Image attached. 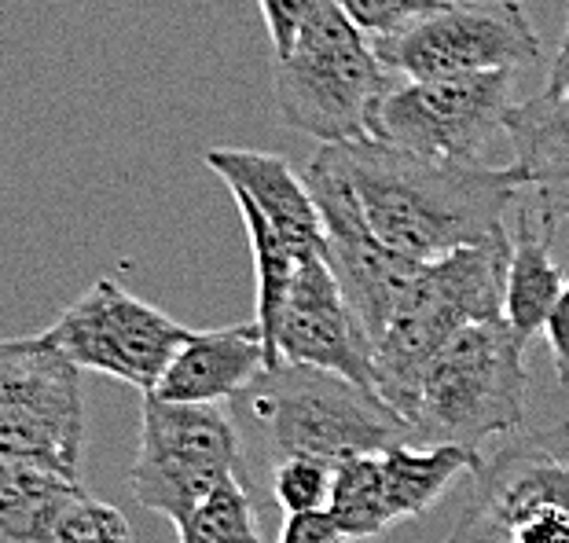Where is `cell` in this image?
I'll list each match as a JSON object with an SVG mask.
<instances>
[{"instance_id":"cell-1","label":"cell","mask_w":569,"mask_h":543,"mask_svg":"<svg viewBox=\"0 0 569 543\" xmlns=\"http://www.w3.org/2000/svg\"><path fill=\"white\" fill-rule=\"evenodd\" d=\"M357 191L375 239L408 264H433L503 232L526 199L515 165H467L386 148L379 140L327 143Z\"/></svg>"},{"instance_id":"cell-3","label":"cell","mask_w":569,"mask_h":543,"mask_svg":"<svg viewBox=\"0 0 569 543\" xmlns=\"http://www.w3.org/2000/svg\"><path fill=\"white\" fill-rule=\"evenodd\" d=\"M393 84L375 41L335 0L309 11L290 52L272 67L276 111L320 148L368 140V118Z\"/></svg>"},{"instance_id":"cell-20","label":"cell","mask_w":569,"mask_h":543,"mask_svg":"<svg viewBox=\"0 0 569 543\" xmlns=\"http://www.w3.org/2000/svg\"><path fill=\"white\" fill-rule=\"evenodd\" d=\"M177 543H264L247 477L224 481L213 496L196 506V514L184 525H177Z\"/></svg>"},{"instance_id":"cell-19","label":"cell","mask_w":569,"mask_h":543,"mask_svg":"<svg viewBox=\"0 0 569 543\" xmlns=\"http://www.w3.org/2000/svg\"><path fill=\"white\" fill-rule=\"evenodd\" d=\"M81 492V481L0 455V543H52L59 517Z\"/></svg>"},{"instance_id":"cell-15","label":"cell","mask_w":569,"mask_h":543,"mask_svg":"<svg viewBox=\"0 0 569 543\" xmlns=\"http://www.w3.org/2000/svg\"><path fill=\"white\" fill-rule=\"evenodd\" d=\"M206 169L224 180L232 199H243L258 210L287 250L298 258L323 253L320 217L301 173H295L283 154L250 151V148H210L202 154Z\"/></svg>"},{"instance_id":"cell-14","label":"cell","mask_w":569,"mask_h":543,"mask_svg":"<svg viewBox=\"0 0 569 543\" xmlns=\"http://www.w3.org/2000/svg\"><path fill=\"white\" fill-rule=\"evenodd\" d=\"M258 328L269 353V371L280 364H306L375 393V349L327 269L323 253L298 261L280 305Z\"/></svg>"},{"instance_id":"cell-21","label":"cell","mask_w":569,"mask_h":543,"mask_svg":"<svg viewBox=\"0 0 569 543\" xmlns=\"http://www.w3.org/2000/svg\"><path fill=\"white\" fill-rule=\"evenodd\" d=\"M335 470L317 460L287 455L272 466V496L283 506V514H317L331 506Z\"/></svg>"},{"instance_id":"cell-5","label":"cell","mask_w":569,"mask_h":543,"mask_svg":"<svg viewBox=\"0 0 569 543\" xmlns=\"http://www.w3.org/2000/svg\"><path fill=\"white\" fill-rule=\"evenodd\" d=\"M247 396L280 460L301 455L338 470L349 460L416 444L411 422L379 393L320 368L280 364L264 371Z\"/></svg>"},{"instance_id":"cell-16","label":"cell","mask_w":569,"mask_h":543,"mask_svg":"<svg viewBox=\"0 0 569 543\" xmlns=\"http://www.w3.org/2000/svg\"><path fill=\"white\" fill-rule=\"evenodd\" d=\"M269 371V353L258 323H236L217 331H191L173 356L154 396L173 404H217L250 393Z\"/></svg>"},{"instance_id":"cell-10","label":"cell","mask_w":569,"mask_h":543,"mask_svg":"<svg viewBox=\"0 0 569 543\" xmlns=\"http://www.w3.org/2000/svg\"><path fill=\"white\" fill-rule=\"evenodd\" d=\"M41 334L78 371H100L148 396L159 390L173 356L191 338V328L166 316L151 301L129 294L111 275H100Z\"/></svg>"},{"instance_id":"cell-9","label":"cell","mask_w":569,"mask_h":543,"mask_svg":"<svg viewBox=\"0 0 569 543\" xmlns=\"http://www.w3.org/2000/svg\"><path fill=\"white\" fill-rule=\"evenodd\" d=\"M515 74L401 81L375 103L368 140L441 162L489 165L486 154L515 107Z\"/></svg>"},{"instance_id":"cell-12","label":"cell","mask_w":569,"mask_h":543,"mask_svg":"<svg viewBox=\"0 0 569 543\" xmlns=\"http://www.w3.org/2000/svg\"><path fill=\"white\" fill-rule=\"evenodd\" d=\"M301 180H306L320 217L327 269L342 286L349 309H353V316L360 320L375 349L419 264H408L375 239L365 213H360L357 191L338 169L331 148H320L312 154L309 165L301 169Z\"/></svg>"},{"instance_id":"cell-17","label":"cell","mask_w":569,"mask_h":543,"mask_svg":"<svg viewBox=\"0 0 569 543\" xmlns=\"http://www.w3.org/2000/svg\"><path fill=\"white\" fill-rule=\"evenodd\" d=\"M503 137L526 195L555 224H569V92L532 95L507 111Z\"/></svg>"},{"instance_id":"cell-18","label":"cell","mask_w":569,"mask_h":543,"mask_svg":"<svg viewBox=\"0 0 569 543\" xmlns=\"http://www.w3.org/2000/svg\"><path fill=\"white\" fill-rule=\"evenodd\" d=\"M551 232L555 221L532 207L518 217V232L511 239V261H507L503 286V323L518 338H526V342L532 334H543L555 301L566 291L562 269L551 261Z\"/></svg>"},{"instance_id":"cell-26","label":"cell","mask_w":569,"mask_h":543,"mask_svg":"<svg viewBox=\"0 0 569 543\" xmlns=\"http://www.w3.org/2000/svg\"><path fill=\"white\" fill-rule=\"evenodd\" d=\"M543 338H548V349H551V360H555V375H559L562 385H569V283H566L562 298L555 301L548 328H543Z\"/></svg>"},{"instance_id":"cell-2","label":"cell","mask_w":569,"mask_h":543,"mask_svg":"<svg viewBox=\"0 0 569 543\" xmlns=\"http://www.w3.org/2000/svg\"><path fill=\"white\" fill-rule=\"evenodd\" d=\"M511 239L496 235L481 247L456 250L433 264H419L401 305L375 345V393L411 422L422 371L452 334L470 323L503 320V286Z\"/></svg>"},{"instance_id":"cell-6","label":"cell","mask_w":569,"mask_h":543,"mask_svg":"<svg viewBox=\"0 0 569 543\" xmlns=\"http://www.w3.org/2000/svg\"><path fill=\"white\" fill-rule=\"evenodd\" d=\"M232 477H247L243 441L224 408L140 396V441L129 466V489L140 506L184 525Z\"/></svg>"},{"instance_id":"cell-13","label":"cell","mask_w":569,"mask_h":543,"mask_svg":"<svg viewBox=\"0 0 569 543\" xmlns=\"http://www.w3.org/2000/svg\"><path fill=\"white\" fill-rule=\"evenodd\" d=\"M481 455L452 444H401L382 455L349 460L335 470V522L353 540H379L393 525L422 517L459 477H475Z\"/></svg>"},{"instance_id":"cell-25","label":"cell","mask_w":569,"mask_h":543,"mask_svg":"<svg viewBox=\"0 0 569 543\" xmlns=\"http://www.w3.org/2000/svg\"><path fill=\"white\" fill-rule=\"evenodd\" d=\"M276 543H349V536L335 522L331 511H317V514H290Z\"/></svg>"},{"instance_id":"cell-11","label":"cell","mask_w":569,"mask_h":543,"mask_svg":"<svg viewBox=\"0 0 569 543\" xmlns=\"http://www.w3.org/2000/svg\"><path fill=\"white\" fill-rule=\"evenodd\" d=\"M379 59L401 81L515 74L540 59V33L522 0H448L441 11L386 41Z\"/></svg>"},{"instance_id":"cell-7","label":"cell","mask_w":569,"mask_h":543,"mask_svg":"<svg viewBox=\"0 0 569 543\" xmlns=\"http://www.w3.org/2000/svg\"><path fill=\"white\" fill-rule=\"evenodd\" d=\"M441 543H569V422L532 430L481 463Z\"/></svg>"},{"instance_id":"cell-24","label":"cell","mask_w":569,"mask_h":543,"mask_svg":"<svg viewBox=\"0 0 569 543\" xmlns=\"http://www.w3.org/2000/svg\"><path fill=\"white\" fill-rule=\"evenodd\" d=\"M317 4H320V0H258L276 59L290 52V44H295L301 22L309 19V11Z\"/></svg>"},{"instance_id":"cell-23","label":"cell","mask_w":569,"mask_h":543,"mask_svg":"<svg viewBox=\"0 0 569 543\" xmlns=\"http://www.w3.org/2000/svg\"><path fill=\"white\" fill-rule=\"evenodd\" d=\"M371 41H386L393 33L416 27L419 19L441 11L448 0H335Z\"/></svg>"},{"instance_id":"cell-4","label":"cell","mask_w":569,"mask_h":543,"mask_svg":"<svg viewBox=\"0 0 569 543\" xmlns=\"http://www.w3.org/2000/svg\"><path fill=\"white\" fill-rule=\"evenodd\" d=\"M526 338L503 320L470 323L441 345L419 382L411 415L416 444H452L478 452L489 438L526 422Z\"/></svg>"},{"instance_id":"cell-8","label":"cell","mask_w":569,"mask_h":543,"mask_svg":"<svg viewBox=\"0 0 569 543\" xmlns=\"http://www.w3.org/2000/svg\"><path fill=\"white\" fill-rule=\"evenodd\" d=\"M81 371L44 334L0 338V455L81 481Z\"/></svg>"},{"instance_id":"cell-22","label":"cell","mask_w":569,"mask_h":543,"mask_svg":"<svg viewBox=\"0 0 569 543\" xmlns=\"http://www.w3.org/2000/svg\"><path fill=\"white\" fill-rule=\"evenodd\" d=\"M52 543H132V525L118 506L81 492L59 517Z\"/></svg>"},{"instance_id":"cell-27","label":"cell","mask_w":569,"mask_h":543,"mask_svg":"<svg viewBox=\"0 0 569 543\" xmlns=\"http://www.w3.org/2000/svg\"><path fill=\"white\" fill-rule=\"evenodd\" d=\"M548 92H569V19H566L559 52H555V63L548 70Z\"/></svg>"}]
</instances>
